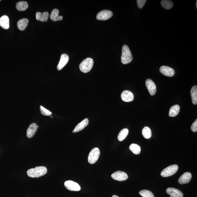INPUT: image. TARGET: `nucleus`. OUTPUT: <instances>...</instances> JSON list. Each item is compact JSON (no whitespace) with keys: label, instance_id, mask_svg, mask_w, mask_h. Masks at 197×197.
Wrapping results in <instances>:
<instances>
[{"label":"nucleus","instance_id":"obj_4","mask_svg":"<svg viewBox=\"0 0 197 197\" xmlns=\"http://www.w3.org/2000/svg\"><path fill=\"white\" fill-rule=\"evenodd\" d=\"M178 168V165H173L170 166L164 169L161 173V175L163 177L166 178L172 176L177 172Z\"/></svg>","mask_w":197,"mask_h":197},{"label":"nucleus","instance_id":"obj_20","mask_svg":"<svg viewBox=\"0 0 197 197\" xmlns=\"http://www.w3.org/2000/svg\"><path fill=\"white\" fill-rule=\"evenodd\" d=\"M29 23V20L27 19L23 18L18 22L17 27L19 30L23 31L25 30L27 27Z\"/></svg>","mask_w":197,"mask_h":197},{"label":"nucleus","instance_id":"obj_19","mask_svg":"<svg viewBox=\"0 0 197 197\" xmlns=\"http://www.w3.org/2000/svg\"><path fill=\"white\" fill-rule=\"evenodd\" d=\"M0 26L6 30L9 28V19L8 17L4 15L0 18Z\"/></svg>","mask_w":197,"mask_h":197},{"label":"nucleus","instance_id":"obj_30","mask_svg":"<svg viewBox=\"0 0 197 197\" xmlns=\"http://www.w3.org/2000/svg\"><path fill=\"white\" fill-rule=\"evenodd\" d=\"M146 1V0H137L136 2H137V5L139 8L141 9L143 7Z\"/></svg>","mask_w":197,"mask_h":197},{"label":"nucleus","instance_id":"obj_21","mask_svg":"<svg viewBox=\"0 0 197 197\" xmlns=\"http://www.w3.org/2000/svg\"><path fill=\"white\" fill-rule=\"evenodd\" d=\"M180 111L179 105H175L170 108L169 111V116L170 117H175L178 115Z\"/></svg>","mask_w":197,"mask_h":197},{"label":"nucleus","instance_id":"obj_12","mask_svg":"<svg viewBox=\"0 0 197 197\" xmlns=\"http://www.w3.org/2000/svg\"><path fill=\"white\" fill-rule=\"evenodd\" d=\"M167 194L170 195V197H183V194L180 191L173 188H169L166 190Z\"/></svg>","mask_w":197,"mask_h":197},{"label":"nucleus","instance_id":"obj_8","mask_svg":"<svg viewBox=\"0 0 197 197\" xmlns=\"http://www.w3.org/2000/svg\"><path fill=\"white\" fill-rule=\"evenodd\" d=\"M111 177L115 180L122 181L128 179V176L125 172L118 171L112 174Z\"/></svg>","mask_w":197,"mask_h":197},{"label":"nucleus","instance_id":"obj_6","mask_svg":"<svg viewBox=\"0 0 197 197\" xmlns=\"http://www.w3.org/2000/svg\"><path fill=\"white\" fill-rule=\"evenodd\" d=\"M113 15V13L110 11L103 10L99 12L97 14L96 18L97 20L105 21L110 18Z\"/></svg>","mask_w":197,"mask_h":197},{"label":"nucleus","instance_id":"obj_17","mask_svg":"<svg viewBox=\"0 0 197 197\" xmlns=\"http://www.w3.org/2000/svg\"><path fill=\"white\" fill-rule=\"evenodd\" d=\"M49 16L48 12H45L41 13L40 12H36V18L37 20L43 22H45L48 21Z\"/></svg>","mask_w":197,"mask_h":197},{"label":"nucleus","instance_id":"obj_3","mask_svg":"<svg viewBox=\"0 0 197 197\" xmlns=\"http://www.w3.org/2000/svg\"><path fill=\"white\" fill-rule=\"evenodd\" d=\"M94 61L92 58H87L85 59L80 63L79 68L82 72L87 73L89 72L93 67Z\"/></svg>","mask_w":197,"mask_h":197},{"label":"nucleus","instance_id":"obj_36","mask_svg":"<svg viewBox=\"0 0 197 197\" xmlns=\"http://www.w3.org/2000/svg\"><path fill=\"white\" fill-rule=\"evenodd\" d=\"M1 1V0H0V1Z\"/></svg>","mask_w":197,"mask_h":197},{"label":"nucleus","instance_id":"obj_13","mask_svg":"<svg viewBox=\"0 0 197 197\" xmlns=\"http://www.w3.org/2000/svg\"><path fill=\"white\" fill-rule=\"evenodd\" d=\"M121 97L123 101L127 102L132 101L134 98V95L131 92L128 90L123 91L121 95Z\"/></svg>","mask_w":197,"mask_h":197},{"label":"nucleus","instance_id":"obj_33","mask_svg":"<svg viewBox=\"0 0 197 197\" xmlns=\"http://www.w3.org/2000/svg\"><path fill=\"white\" fill-rule=\"evenodd\" d=\"M196 9H197V1H196Z\"/></svg>","mask_w":197,"mask_h":197},{"label":"nucleus","instance_id":"obj_25","mask_svg":"<svg viewBox=\"0 0 197 197\" xmlns=\"http://www.w3.org/2000/svg\"><path fill=\"white\" fill-rule=\"evenodd\" d=\"M129 149L136 155L139 154L141 152V149L139 146L136 144H133L130 145Z\"/></svg>","mask_w":197,"mask_h":197},{"label":"nucleus","instance_id":"obj_23","mask_svg":"<svg viewBox=\"0 0 197 197\" xmlns=\"http://www.w3.org/2000/svg\"><path fill=\"white\" fill-rule=\"evenodd\" d=\"M191 95L192 97V103L194 105L197 104V87L195 86L192 87L191 91Z\"/></svg>","mask_w":197,"mask_h":197},{"label":"nucleus","instance_id":"obj_35","mask_svg":"<svg viewBox=\"0 0 197 197\" xmlns=\"http://www.w3.org/2000/svg\"><path fill=\"white\" fill-rule=\"evenodd\" d=\"M38 127H39L38 126H37V128H38Z\"/></svg>","mask_w":197,"mask_h":197},{"label":"nucleus","instance_id":"obj_16","mask_svg":"<svg viewBox=\"0 0 197 197\" xmlns=\"http://www.w3.org/2000/svg\"><path fill=\"white\" fill-rule=\"evenodd\" d=\"M88 123H89V120H88V119H85L84 120L82 121L80 123L77 124L72 132L75 133L81 131V130L84 129L86 126H87Z\"/></svg>","mask_w":197,"mask_h":197},{"label":"nucleus","instance_id":"obj_10","mask_svg":"<svg viewBox=\"0 0 197 197\" xmlns=\"http://www.w3.org/2000/svg\"><path fill=\"white\" fill-rule=\"evenodd\" d=\"M159 71L163 75L170 77H172L175 74L174 70L172 68L165 66H161Z\"/></svg>","mask_w":197,"mask_h":197},{"label":"nucleus","instance_id":"obj_15","mask_svg":"<svg viewBox=\"0 0 197 197\" xmlns=\"http://www.w3.org/2000/svg\"><path fill=\"white\" fill-rule=\"evenodd\" d=\"M37 124L32 123L31 124L28 128L26 133V136L29 139H31L35 136V133L37 130Z\"/></svg>","mask_w":197,"mask_h":197},{"label":"nucleus","instance_id":"obj_7","mask_svg":"<svg viewBox=\"0 0 197 197\" xmlns=\"http://www.w3.org/2000/svg\"><path fill=\"white\" fill-rule=\"evenodd\" d=\"M64 186L68 190L71 191H78L81 190L80 186L74 181L68 180L64 183Z\"/></svg>","mask_w":197,"mask_h":197},{"label":"nucleus","instance_id":"obj_18","mask_svg":"<svg viewBox=\"0 0 197 197\" xmlns=\"http://www.w3.org/2000/svg\"><path fill=\"white\" fill-rule=\"evenodd\" d=\"M59 12L58 9H55L52 10L50 16L51 19L53 21H61L63 19V17L59 15Z\"/></svg>","mask_w":197,"mask_h":197},{"label":"nucleus","instance_id":"obj_34","mask_svg":"<svg viewBox=\"0 0 197 197\" xmlns=\"http://www.w3.org/2000/svg\"><path fill=\"white\" fill-rule=\"evenodd\" d=\"M51 117L52 118H53V117L52 116H51Z\"/></svg>","mask_w":197,"mask_h":197},{"label":"nucleus","instance_id":"obj_22","mask_svg":"<svg viewBox=\"0 0 197 197\" xmlns=\"http://www.w3.org/2000/svg\"><path fill=\"white\" fill-rule=\"evenodd\" d=\"M16 7L17 10L19 11H24L28 8L29 6L26 1H21L17 3Z\"/></svg>","mask_w":197,"mask_h":197},{"label":"nucleus","instance_id":"obj_11","mask_svg":"<svg viewBox=\"0 0 197 197\" xmlns=\"http://www.w3.org/2000/svg\"><path fill=\"white\" fill-rule=\"evenodd\" d=\"M69 57L67 54H63L61 56L59 62L57 66V69L58 71L61 70L67 64L69 61Z\"/></svg>","mask_w":197,"mask_h":197},{"label":"nucleus","instance_id":"obj_2","mask_svg":"<svg viewBox=\"0 0 197 197\" xmlns=\"http://www.w3.org/2000/svg\"><path fill=\"white\" fill-rule=\"evenodd\" d=\"M133 56L129 47L126 45H124L122 47L121 60L124 64H129L132 61Z\"/></svg>","mask_w":197,"mask_h":197},{"label":"nucleus","instance_id":"obj_29","mask_svg":"<svg viewBox=\"0 0 197 197\" xmlns=\"http://www.w3.org/2000/svg\"><path fill=\"white\" fill-rule=\"evenodd\" d=\"M40 111L41 114L44 116H51L52 115V113L50 111L46 109V108H44V107L40 106Z\"/></svg>","mask_w":197,"mask_h":197},{"label":"nucleus","instance_id":"obj_9","mask_svg":"<svg viewBox=\"0 0 197 197\" xmlns=\"http://www.w3.org/2000/svg\"><path fill=\"white\" fill-rule=\"evenodd\" d=\"M146 85L150 95H155L156 94L157 88L154 82L150 79H148L146 81Z\"/></svg>","mask_w":197,"mask_h":197},{"label":"nucleus","instance_id":"obj_5","mask_svg":"<svg viewBox=\"0 0 197 197\" xmlns=\"http://www.w3.org/2000/svg\"><path fill=\"white\" fill-rule=\"evenodd\" d=\"M100 155L99 149L95 148L93 149L89 153L88 157V161L89 164H94L98 160Z\"/></svg>","mask_w":197,"mask_h":197},{"label":"nucleus","instance_id":"obj_1","mask_svg":"<svg viewBox=\"0 0 197 197\" xmlns=\"http://www.w3.org/2000/svg\"><path fill=\"white\" fill-rule=\"evenodd\" d=\"M47 172V168L45 167L41 166L29 169L27 170V173L29 177L38 178L44 176Z\"/></svg>","mask_w":197,"mask_h":197},{"label":"nucleus","instance_id":"obj_26","mask_svg":"<svg viewBox=\"0 0 197 197\" xmlns=\"http://www.w3.org/2000/svg\"><path fill=\"white\" fill-rule=\"evenodd\" d=\"M161 4L162 7L167 10L171 9L173 5L172 1L168 0H163L161 1Z\"/></svg>","mask_w":197,"mask_h":197},{"label":"nucleus","instance_id":"obj_27","mask_svg":"<svg viewBox=\"0 0 197 197\" xmlns=\"http://www.w3.org/2000/svg\"><path fill=\"white\" fill-rule=\"evenodd\" d=\"M142 134L145 139H150L152 136L151 130L148 127H145L142 130Z\"/></svg>","mask_w":197,"mask_h":197},{"label":"nucleus","instance_id":"obj_24","mask_svg":"<svg viewBox=\"0 0 197 197\" xmlns=\"http://www.w3.org/2000/svg\"><path fill=\"white\" fill-rule=\"evenodd\" d=\"M128 133V128H123L121 130L118 136V139L119 141H122L126 139Z\"/></svg>","mask_w":197,"mask_h":197},{"label":"nucleus","instance_id":"obj_32","mask_svg":"<svg viewBox=\"0 0 197 197\" xmlns=\"http://www.w3.org/2000/svg\"><path fill=\"white\" fill-rule=\"evenodd\" d=\"M112 197H119L117 196V195H113V196H112Z\"/></svg>","mask_w":197,"mask_h":197},{"label":"nucleus","instance_id":"obj_14","mask_svg":"<svg viewBox=\"0 0 197 197\" xmlns=\"http://www.w3.org/2000/svg\"><path fill=\"white\" fill-rule=\"evenodd\" d=\"M192 178L191 174L188 172L184 173L182 176L180 177L178 182L180 184L188 183L190 182Z\"/></svg>","mask_w":197,"mask_h":197},{"label":"nucleus","instance_id":"obj_28","mask_svg":"<svg viewBox=\"0 0 197 197\" xmlns=\"http://www.w3.org/2000/svg\"><path fill=\"white\" fill-rule=\"evenodd\" d=\"M139 194L143 197H154V195L151 191L148 190H143L139 192Z\"/></svg>","mask_w":197,"mask_h":197},{"label":"nucleus","instance_id":"obj_31","mask_svg":"<svg viewBox=\"0 0 197 197\" xmlns=\"http://www.w3.org/2000/svg\"><path fill=\"white\" fill-rule=\"evenodd\" d=\"M192 131L193 132H196L197 131V119L192 124L191 127Z\"/></svg>","mask_w":197,"mask_h":197}]
</instances>
